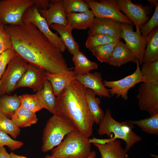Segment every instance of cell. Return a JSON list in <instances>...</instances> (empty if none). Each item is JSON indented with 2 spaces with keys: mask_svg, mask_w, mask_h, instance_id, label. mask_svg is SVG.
I'll list each match as a JSON object with an SVG mask.
<instances>
[{
  "mask_svg": "<svg viewBox=\"0 0 158 158\" xmlns=\"http://www.w3.org/2000/svg\"><path fill=\"white\" fill-rule=\"evenodd\" d=\"M18 127L30 126L38 121L36 113L21 107L17 110L11 119Z\"/></svg>",
  "mask_w": 158,
  "mask_h": 158,
  "instance_id": "obj_27",
  "label": "cell"
},
{
  "mask_svg": "<svg viewBox=\"0 0 158 158\" xmlns=\"http://www.w3.org/2000/svg\"><path fill=\"white\" fill-rule=\"evenodd\" d=\"M12 48L11 36L5 30L4 25L0 23V54L7 50Z\"/></svg>",
  "mask_w": 158,
  "mask_h": 158,
  "instance_id": "obj_38",
  "label": "cell"
},
{
  "mask_svg": "<svg viewBox=\"0 0 158 158\" xmlns=\"http://www.w3.org/2000/svg\"><path fill=\"white\" fill-rule=\"evenodd\" d=\"M96 152L94 151H91L89 155L87 158H96Z\"/></svg>",
  "mask_w": 158,
  "mask_h": 158,
  "instance_id": "obj_44",
  "label": "cell"
},
{
  "mask_svg": "<svg viewBox=\"0 0 158 158\" xmlns=\"http://www.w3.org/2000/svg\"><path fill=\"white\" fill-rule=\"evenodd\" d=\"M75 80L100 97H111L109 89L104 85L100 73H89L84 75H77Z\"/></svg>",
  "mask_w": 158,
  "mask_h": 158,
  "instance_id": "obj_17",
  "label": "cell"
},
{
  "mask_svg": "<svg viewBox=\"0 0 158 158\" xmlns=\"http://www.w3.org/2000/svg\"><path fill=\"white\" fill-rule=\"evenodd\" d=\"M35 95L44 108L53 114L56 104V97L54 94L50 82L47 79L43 88L36 92Z\"/></svg>",
  "mask_w": 158,
  "mask_h": 158,
  "instance_id": "obj_24",
  "label": "cell"
},
{
  "mask_svg": "<svg viewBox=\"0 0 158 158\" xmlns=\"http://www.w3.org/2000/svg\"><path fill=\"white\" fill-rule=\"evenodd\" d=\"M141 71L144 81L149 84H158V61L150 63H143Z\"/></svg>",
  "mask_w": 158,
  "mask_h": 158,
  "instance_id": "obj_30",
  "label": "cell"
},
{
  "mask_svg": "<svg viewBox=\"0 0 158 158\" xmlns=\"http://www.w3.org/2000/svg\"><path fill=\"white\" fill-rule=\"evenodd\" d=\"M99 124L97 132L99 135H106L112 140L117 139L123 140L126 144L125 149L127 152L135 143L141 140V138L133 131L134 126L130 120L121 122L116 121L112 117L109 109L106 110Z\"/></svg>",
  "mask_w": 158,
  "mask_h": 158,
  "instance_id": "obj_3",
  "label": "cell"
},
{
  "mask_svg": "<svg viewBox=\"0 0 158 158\" xmlns=\"http://www.w3.org/2000/svg\"><path fill=\"white\" fill-rule=\"evenodd\" d=\"M46 72L42 69L29 64L27 70L16 84L15 89L28 87L35 92L40 90L43 88L47 79Z\"/></svg>",
  "mask_w": 158,
  "mask_h": 158,
  "instance_id": "obj_14",
  "label": "cell"
},
{
  "mask_svg": "<svg viewBox=\"0 0 158 158\" xmlns=\"http://www.w3.org/2000/svg\"><path fill=\"white\" fill-rule=\"evenodd\" d=\"M146 45L143 63L158 61V27L145 37Z\"/></svg>",
  "mask_w": 158,
  "mask_h": 158,
  "instance_id": "obj_23",
  "label": "cell"
},
{
  "mask_svg": "<svg viewBox=\"0 0 158 158\" xmlns=\"http://www.w3.org/2000/svg\"><path fill=\"white\" fill-rule=\"evenodd\" d=\"M138 59L122 41L117 43L107 62L109 64L119 67L130 62L136 63Z\"/></svg>",
  "mask_w": 158,
  "mask_h": 158,
  "instance_id": "obj_18",
  "label": "cell"
},
{
  "mask_svg": "<svg viewBox=\"0 0 158 158\" xmlns=\"http://www.w3.org/2000/svg\"><path fill=\"white\" fill-rule=\"evenodd\" d=\"M1 79H0V85H1Z\"/></svg>",
  "mask_w": 158,
  "mask_h": 158,
  "instance_id": "obj_45",
  "label": "cell"
},
{
  "mask_svg": "<svg viewBox=\"0 0 158 158\" xmlns=\"http://www.w3.org/2000/svg\"><path fill=\"white\" fill-rule=\"evenodd\" d=\"M23 23L34 24L62 52H64L66 47L57 33H54L49 28L45 19L41 16L37 8L31 6L26 11L22 18Z\"/></svg>",
  "mask_w": 158,
  "mask_h": 158,
  "instance_id": "obj_9",
  "label": "cell"
},
{
  "mask_svg": "<svg viewBox=\"0 0 158 158\" xmlns=\"http://www.w3.org/2000/svg\"><path fill=\"white\" fill-rule=\"evenodd\" d=\"M29 63L16 55L8 63L1 79L0 96L10 95L27 70Z\"/></svg>",
  "mask_w": 158,
  "mask_h": 158,
  "instance_id": "obj_7",
  "label": "cell"
},
{
  "mask_svg": "<svg viewBox=\"0 0 158 158\" xmlns=\"http://www.w3.org/2000/svg\"><path fill=\"white\" fill-rule=\"evenodd\" d=\"M137 97L140 110L146 111L150 116L158 113V84L142 82Z\"/></svg>",
  "mask_w": 158,
  "mask_h": 158,
  "instance_id": "obj_13",
  "label": "cell"
},
{
  "mask_svg": "<svg viewBox=\"0 0 158 158\" xmlns=\"http://www.w3.org/2000/svg\"><path fill=\"white\" fill-rule=\"evenodd\" d=\"M76 128L69 119L53 114L48 120L43 131L42 152H46L57 146L66 135Z\"/></svg>",
  "mask_w": 158,
  "mask_h": 158,
  "instance_id": "obj_5",
  "label": "cell"
},
{
  "mask_svg": "<svg viewBox=\"0 0 158 158\" xmlns=\"http://www.w3.org/2000/svg\"><path fill=\"white\" fill-rule=\"evenodd\" d=\"M155 11L151 18L140 28L142 36L145 38L154 28L158 27V4L155 6Z\"/></svg>",
  "mask_w": 158,
  "mask_h": 158,
  "instance_id": "obj_36",
  "label": "cell"
},
{
  "mask_svg": "<svg viewBox=\"0 0 158 158\" xmlns=\"http://www.w3.org/2000/svg\"><path fill=\"white\" fill-rule=\"evenodd\" d=\"M20 106L35 113L44 107L35 94H24L19 96Z\"/></svg>",
  "mask_w": 158,
  "mask_h": 158,
  "instance_id": "obj_32",
  "label": "cell"
},
{
  "mask_svg": "<svg viewBox=\"0 0 158 158\" xmlns=\"http://www.w3.org/2000/svg\"><path fill=\"white\" fill-rule=\"evenodd\" d=\"M96 95L92 90L88 89L86 94L87 104L95 123L98 124L99 123L104 113L99 106L101 103L100 99L96 97Z\"/></svg>",
  "mask_w": 158,
  "mask_h": 158,
  "instance_id": "obj_28",
  "label": "cell"
},
{
  "mask_svg": "<svg viewBox=\"0 0 158 158\" xmlns=\"http://www.w3.org/2000/svg\"><path fill=\"white\" fill-rule=\"evenodd\" d=\"M22 142L14 140L8 134L0 130V147L6 146L11 150L13 151L23 146Z\"/></svg>",
  "mask_w": 158,
  "mask_h": 158,
  "instance_id": "obj_37",
  "label": "cell"
},
{
  "mask_svg": "<svg viewBox=\"0 0 158 158\" xmlns=\"http://www.w3.org/2000/svg\"><path fill=\"white\" fill-rule=\"evenodd\" d=\"M117 42L97 46L89 50L99 61L107 63Z\"/></svg>",
  "mask_w": 158,
  "mask_h": 158,
  "instance_id": "obj_33",
  "label": "cell"
},
{
  "mask_svg": "<svg viewBox=\"0 0 158 158\" xmlns=\"http://www.w3.org/2000/svg\"><path fill=\"white\" fill-rule=\"evenodd\" d=\"M91 149L89 138L76 128L51 150V156L45 158H87Z\"/></svg>",
  "mask_w": 158,
  "mask_h": 158,
  "instance_id": "obj_4",
  "label": "cell"
},
{
  "mask_svg": "<svg viewBox=\"0 0 158 158\" xmlns=\"http://www.w3.org/2000/svg\"><path fill=\"white\" fill-rule=\"evenodd\" d=\"M46 76L47 79L51 83L54 94L56 97L76 79V75L74 71L69 70L56 74L46 72Z\"/></svg>",
  "mask_w": 158,
  "mask_h": 158,
  "instance_id": "obj_19",
  "label": "cell"
},
{
  "mask_svg": "<svg viewBox=\"0 0 158 158\" xmlns=\"http://www.w3.org/2000/svg\"><path fill=\"white\" fill-rule=\"evenodd\" d=\"M20 106L19 96L5 95L0 96V114L11 119Z\"/></svg>",
  "mask_w": 158,
  "mask_h": 158,
  "instance_id": "obj_25",
  "label": "cell"
},
{
  "mask_svg": "<svg viewBox=\"0 0 158 158\" xmlns=\"http://www.w3.org/2000/svg\"><path fill=\"white\" fill-rule=\"evenodd\" d=\"M116 2L121 11L135 25L136 31H140L149 19L152 8L149 5L134 4L130 0H116Z\"/></svg>",
  "mask_w": 158,
  "mask_h": 158,
  "instance_id": "obj_11",
  "label": "cell"
},
{
  "mask_svg": "<svg viewBox=\"0 0 158 158\" xmlns=\"http://www.w3.org/2000/svg\"><path fill=\"white\" fill-rule=\"evenodd\" d=\"M92 144L98 149L101 158H129L127 152L121 145V142L116 139L109 141L105 144Z\"/></svg>",
  "mask_w": 158,
  "mask_h": 158,
  "instance_id": "obj_20",
  "label": "cell"
},
{
  "mask_svg": "<svg viewBox=\"0 0 158 158\" xmlns=\"http://www.w3.org/2000/svg\"><path fill=\"white\" fill-rule=\"evenodd\" d=\"M121 23L110 18H95L92 24L88 30V35L100 34L121 39L120 34L122 31Z\"/></svg>",
  "mask_w": 158,
  "mask_h": 158,
  "instance_id": "obj_15",
  "label": "cell"
},
{
  "mask_svg": "<svg viewBox=\"0 0 158 158\" xmlns=\"http://www.w3.org/2000/svg\"><path fill=\"white\" fill-rule=\"evenodd\" d=\"M142 158H144V157H142Z\"/></svg>",
  "mask_w": 158,
  "mask_h": 158,
  "instance_id": "obj_46",
  "label": "cell"
},
{
  "mask_svg": "<svg viewBox=\"0 0 158 158\" xmlns=\"http://www.w3.org/2000/svg\"><path fill=\"white\" fill-rule=\"evenodd\" d=\"M136 64V70L132 74L118 80L103 81L105 87L109 88V90L111 97L116 95V98L121 97L124 100H127L129 90L136 84L144 82V79L141 73L138 60Z\"/></svg>",
  "mask_w": 158,
  "mask_h": 158,
  "instance_id": "obj_10",
  "label": "cell"
},
{
  "mask_svg": "<svg viewBox=\"0 0 158 158\" xmlns=\"http://www.w3.org/2000/svg\"><path fill=\"white\" fill-rule=\"evenodd\" d=\"M147 1L150 3V6L152 8L154 6H155L157 4H158V0H147Z\"/></svg>",
  "mask_w": 158,
  "mask_h": 158,
  "instance_id": "obj_42",
  "label": "cell"
},
{
  "mask_svg": "<svg viewBox=\"0 0 158 158\" xmlns=\"http://www.w3.org/2000/svg\"><path fill=\"white\" fill-rule=\"evenodd\" d=\"M16 55L13 48L7 50L0 54V79L9 62Z\"/></svg>",
  "mask_w": 158,
  "mask_h": 158,
  "instance_id": "obj_39",
  "label": "cell"
},
{
  "mask_svg": "<svg viewBox=\"0 0 158 158\" xmlns=\"http://www.w3.org/2000/svg\"><path fill=\"white\" fill-rule=\"evenodd\" d=\"M38 11L41 16L45 19L49 27L53 24L64 25L68 24L63 0H50L47 9Z\"/></svg>",
  "mask_w": 158,
  "mask_h": 158,
  "instance_id": "obj_16",
  "label": "cell"
},
{
  "mask_svg": "<svg viewBox=\"0 0 158 158\" xmlns=\"http://www.w3.org/2000/svg\"><path fill=\"white\" fill-rule=\"evenodd\" d=\"M0 158H11L4 147H0Z\"/></svg>",
  "mask_w": 158,
  "mask_h": 158,
  "instance_id": "obj_41",
  "label": "cell"
},
{
  "mask_svg": "<svg viewBox=\"0 0 158 158\" xmlns=\"http://www.w3.org/2000/svg\"><path fill=\"white\" fill-rule=\"evenodd\" d=\"M33 5L38 10H46L48 8L50 1L49 0H33Z\"/></svg>",
  "mask_w": 158,
  "mask_h": 158,
  "instance_id": "obj_40",
  "label": "cell"
},
{
  "mask_svg": "<svg viewBox=\"0 0 158 158\" xmlns=\"http://www.w3.org/2000/svg\"><path fill=\"white\" fill-rule=\"evenodd\" d=\"M88 4L95 17L107 18L115 20L121 23L134 24L121 11L116 0H84Z\"/></svg>",
  "mask_w": 158,
  "mask_h": 158,
  "instance_id": "obj_8",
  "label": "cell"
},
{
  "mask_svg": "<svg viewBox=\"0 0 158 158\" xmlns=\"http://www.w3.org/2000/svg\"><path fill=\"white\" fill-rule=\"evenodd\" d=\"M88 88L75 80L56 97L53 114L70 120L76 128L89 138L95 123L88 107L86 94Z\"/></svg>",
  "mask_w": 158,
  "mask_h": 158,
  "instance_id": "obj_2",
  "label": "cell"
},
{
  "mask_svg": "<svg viewBox=\"0 0 158 158\" xmlns=\"http://www.w3.org/2000/svg\"><path fill=\"white\" fill-rule=\"evenodd\" d=\"M120 39L108 35L100 34H95L88 36L85 46L88 49L95 47L111 43L120 41Z\"/></svg>",
  "mask_w": 158,
  "mask_h": 158,
  "instance_id": "obj_31",
  "label": "cell"
},
{
  "mask_svg": "<svg viewBox=\"0 0 158 158\" xmlns=\"http://www.w3.org/2000/svg\"><path fill=\"white\" fill-rule=\"evenodd\" d=\"M122 31L120 35L126 44L142 65L146 45L145 38L143 37L140 31H134L133 26L127 23H121Z\"/></svg>",
  "mask_w": 158,
  "mask_h": 158,
  "instance_id": "obj_12",
  "label": "cell"
},
{
  "mask_svg": "<svg viewBox=\"0 0 158 158\" xmlns=\"http://www.w3.org/2000/svg\"><path fill=\"white\" fill-rule=\"evenodd\" d=\"M130 121L133 125H136L140 128L142 131L158 135V113L148 118Z\"/></svg>",
  "mask_w": 158,
  "mask_h": 158,
  "instance_id": "obj_29",
  "label": "cell"
},
{
  "mask_svg": "<svg viewBox=\"0 0 158 158\" xmlns=\"http://www.w3.org/2000/svg\"><path fill=\"white\" fill-rule=\"evenodd\" d=\"M72 59L75 65L73 71L76 75H86L91 70L98 68L97 63L90 60L80 51L73 56Z\"/></svg>",
  "mask_w": 158,
  "mask_h": 158,
  "instance_id": "obj_26",
  "label": "cell"
},
{
  "mask_svg": "<svg viewBox=\"0 0 158 158\" xmlns=\"http://www.w3.org/2000/svg\"><path fill=\"white\" fill-rule=\"evenodd\" d=\"M33 5V0H0V23L4 25L22 24L24 13Z\"/></svg>",
  "mask_w": 158,
  "mask_h": 158,
  "instance_id": "obj_6",
  "label": "cell"
},
{
  "mask_svg": "<svg viewBox=\"0 0 158 158\" xmlns=\"http://www.w3.org/2000/svg\"><path fill=\"white\" fill-rule=\"evenodd\" d=\"M13 49L28 63L52 74L71 70L62 52L34 24L4 25Z\"/></svg>",
  "mask_w": 158,
  "mask_h": 158,
  "instance_id": "obj_1",
  "label": "cell"
},
{
  "mask_svg": "<svg viewBox=\"0 0 158 158\" xmlns=\"http://www.w3.org/2000/svg\"><path fill=\"white\" fill-rule=\"evenodd\" d=\"M95 16L91 10L82 13H73L66 14L68 23L73 29L85 30L92 25Z\"/></svg>",
  "mask_w": 158,
  "mask_h": 158,
  "instance_id": "obj_22",
  "label": "cell"
},
{
  "mask_svg": "<svg viewBox=\"0 0 158 158\" xmlns=\"http://www.w3.org/2000/svg\"><path fill=\"white\" fill-rule=\"evenodd\" d=\"M64 8L66 14L87 11L90 8L85 1L63 0Z\"/></svg>",
  "mask_w": 158,
  "mask_h": 158,
  "instance_id": "obj_34",
  "label": "cell"
},
{
  "mask_svg": "<svg viewBox=\"0 0 158 158\" xmlns=\"http://www.w3.org/2000/svg\"><path fill=\"white\" fill-rule=\"evenodd\" d=\"M50 27L60 35L66 48L71 54L73 56L79 52V46L73 37L72 34L73 29L70 24L64 25L53 24Z\"/></svg>",
  "mask_w": 158,
  "mask_h": 158,
  "instance_id": "obj_21",
  "label": "cell"
},
{
  "mask_svg": "<svg viewBox=\"0 0 158 158\" xmlns=\"http://www.w3.org/2000/svg\"><path fill=\"white\" fill-rule=\"evenodd\" d=\"M0 130L16 138L19 135L20 128L18 127L11 119L0 114Z\"/></svg>",
  "mask_w": 158,
  "mask_h": 158,
  "instance_id": "obj_35",
  "label": "cell"
},
{
  "mask_svg": "<svg viewBox=\"0 0 158 158\" xmlns=\"http://www.w3.org/2000/svg\"><path fill=\"white\" fill-rule=\"evenodd\" d=\"M10 154L11 158H28L23 156L17 155L13 152H12Z\"/></svg>",
  "mask_w": 158,
  "mask_h": 158,
  "instance_id": "obj_43",
  "label": "cell"
}]
</instances>
